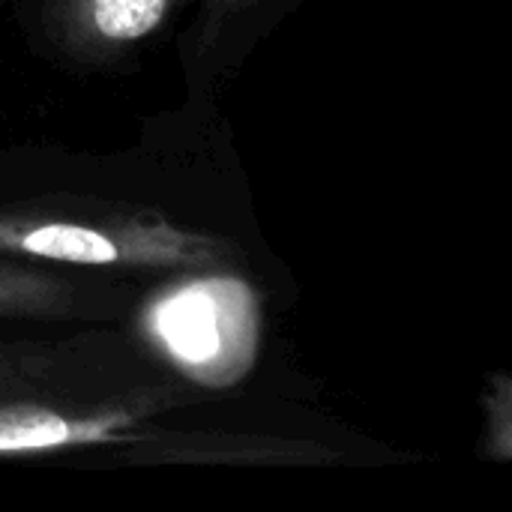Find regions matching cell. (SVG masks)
I'll return each instance as SVG.
<instances>
[{
	"instance_id": "1",
	"label": "cell",
	"mask_w": 512,
	"mask_h": 512,
	"mask_svg": "<svg viewBox=\"0 0 512 512\" xmlns=\"http://www.w3.org/2000/svg\"><path fill=\"white\" fill-rule=\"evenodd\" d=\"M138 330L183 378L225 390L243 381L255 363L258 300L231 273L195 270L150 294Z\"/></svg>"
},
{
	"instance_id": "2",
	"label": "cell",
	"mask_w": 512,
	"mask_h": 512,
	"mask_svg": "<svg viewBox=\"0 0 512 512\" xmlns=\"http://www.w3.org/2000/svg\"><path fill=\"white\" fill-rule=\"evenodd\" d=\"M0 255L81 267L216 270L228 249L204 231H186L147 210H114L96 219L54 213H0Z\"/></svg>"
},
{
	"instance_id": "3",
	"label": "cell",
	"mask_w": 512,
	"mask_h": 512,
	"mask_svg": "<svg viewBox=\"0 0 512 512\" xmlns=\"http://www.w3.org/2000/svg\"><path fill=\"white\" fill-rule=\"evenodd\" d=\"M138 411L105 408L96 414H63L42 405L0 408V456L54 453L69 447L117 444L135 426Z\"/></svg>"
},
{
	"instance_id": "4",
	"label": "cell",
	"mask_w": 512,
	"mask_h": 512,
	"mask_svg": "<svg viewBox=\"0 0 512 512\" xmlns=\"http://www.w3.org/2000/svg\"><path fill=\"white\" fill-rule=\"evenodd\" d=\"M180 0H51L54 36L78 54L105 57L147 39Z\"/></svg>"
},
{
	"instance_id": "5",
	"label": "cell",
	"mask_w": 512,
	"mask_h": 512,
	"mask_svg": "<svg viewBox=\"0 0 512 512\" xmlns=\"http://www.w3.org/2000/svg\"><path fill=\"white\" fill-rule=\"evenodd\" d=\"M69 303V288L36 270L0 261V315H36V312H54Z\"/></svg>"
}]
</instances>
